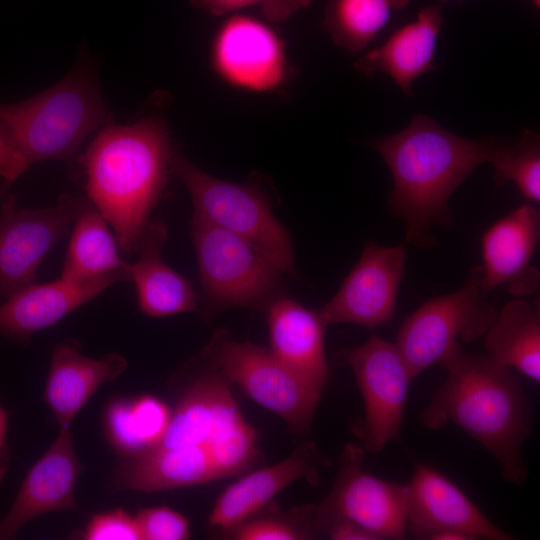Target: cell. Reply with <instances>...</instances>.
Segmentation results:
<instances>
[{
    "label": "cell",
    "instance_id": "7402d4cb",
    "mask_svg": "<svg viewBox=\"0 0 540 540\" xmlns=\"http://www.w3.org/2000/svg\"><path fill=\"white\" fill-rule=\"evenodd\" d=\"M442 24L441 7L426 6L383 44L364 53L354 66L366 76L384 72L404 93L411 95L414 80L436 69L435 49Z\"/></svg>",
    "mask_w": 540,
    "mask_h": 540
},
{
    "label": "cell",
    "instance_id": "1f68e13d",
    "mask_svg": "<svg viewBox=\"0 0 540 540\" xmlns=\"http://www.w3.org/2000/svg\"><path fill=\"white\" fill-rule=\"evenodd\" d=\"M81 536L85 540H140L135 517L122 508L94 515Z\"/></svg>",
    "mask_w": 540,
    "mask_h": 540
},
{
    "label": "cell",
    "instance_id": "74e56055",
    "mask_svg": "<svg viewBox=\"0 0 540 540\" xmlns=\"http://www.w3.org/2000/svg\"><path fill=\"white\" fill-rule=\"evenodd\" d=\"M443 1H452V0H443Z\"/></svg>",
    "mask_w": 540,
    "mask_h": 540
},
{
    "label": "cell",
    "instance_id": "5b68a950",
    "mask_svg": "<svg viewBox=\"0 0 540 540\" xmlns=\"http://www.w3.org/2000/svg\"><path fill=\"white\" fill-rule=\"evenodd\" d=\"M108 120L98 87L84 68L33 98L0 104L3 137L28 167L71 158L86 137Z\"/></svg>",
    "mask_w": 540,
    "mask_h": 540
},
{
    "label": "cell",
    "instance_id": "836d02e7",
    "mask_svg": "<svg viewBox=\"0 0 540 540\" xmlns=\"http://www.w3.org/2000/svg\"><path fill=\"white\" fill-rule=\"evenodd\" d=\"M27 169L24 159L9 146L0 130V177L10 185Z\"/></svg>",
    "mask_w": 540,
    "mask_h": 540
},
{
    "label": "cell",
    "instance_id": "8fae6325",
    "mask_svg": "<svg viewBox=\"0 0 540 540\" xmlns=\"http://www.w3.org/2000/svg\"><path fill=\"white\" fill-rule=\"evenodd\" d=\"M365 450L348 443L340 456L339 472L329 494L315 506L318 533L332 520L354 522L380 539H403L407 530L406 485L363 470Z\"/></svg>",
    "mask_w": 540,
    "mask_h": 540
},
{
    "label": "cell",
    "instance_id": "83f0119b",
    "mask_svg": "<svg viewBox=\"0 0 540 540\" xmlns=\"http://www.w3.org/2000/svg\"><path fill=\"white\" fill-rule=\"evenodd\" d=\"M494 181L503 185L513 182L522 196L533 203L540 201V137L525 129L515 142L503 140L491 161Z\"/></svg>",
    "mask_w": 540,
    "mask_h": 540
},
{
    "label": "cell",
    "instance_id": "4316f807",
    "mask_svg": "<svg viewBox=\"0 0 540 540\" xmlns=\"http://www.w3.org/2000/svg\"><path fill=\"white\" fill-rule=\"evenodd\" d=\"M412 0H325L323 30L333 43L350 52L365 50Z\"/></svg>",
    "mask_w": 540,
    "mask_h": 540
},
{
    "label": "cell",
    "instance_id": "3957f363",
    "mask_svg": "<svg viewBox=\"0 0 540 540\" xmlns=\"http://www.w3.org/2000/svg\"><path fill=\"white\" fill-rule=\"evenodd\" d=\"M447 371L421 416L432 430L449 422L479 442L500 465L505 481L527 479L522 448L532 431V409L521 382L509 368L489 357L457 347L441 363Z\"/></svg>",
    "mask_w": 540,
    "mask_h": 540
},
{
    "label": "cell",
    "instance_id": "484cf974",
    "mask_svg": "<svg viewBox=\"0 0 540 540\" xmlns=\"http://www.w3.org/2000/svg\"><path fill=\"white\" fill-rule=\"evenodd\" d=\"M170 417V407L153 395L116 398L104 410L103 428L112 448L125 459H130L160 441Z\"/></svg>",
    "mask_w": 540,
    "mask_h": 540
},
{
    "label": "cell",
    "instance_id": "ac0fdd59",
    "mask_svg": "<svg viewBox=\"0 0 540 540\" xmlns=\"http://www.w3.org/2000/svg\"><path fill=\"white\" fill-rule=\"evenodd\" d=\"M539 238L540 212L530 204L519 206L487 229L481 240L483 293L506 285L516 296L534 294L540 276L530 261Z\"/></svg>",
    "mask_w": 540,
    "mask_h": 540
},
{
    "label": "cell",
    "instance_id": "30bf717a",
    "mask_svg": "<svg viewBox=\"0 0 540 540\" xmlns=\"http://www.w3.org/2000/svg\"><path fill=\"white\" fill-rule=\"evenodd\" d=\"M338 358L351 367L364 402V418L354 431L364 450L379 452L400 435L410 371L397 346L376 335L342 349Z\"/></svg>",
    "mask_w": 540,
    "mask_h": 540
},
{
    "label": "cell",
    "instance_id": "277c9868",
    "mask_svg": "<svg viewBox=\"0 0 540 540\" xmlns=\"http://www.w3.org/2000/svg\"><path fill=\"white\" fill-rule=\"evenodd\" d=\"M173 150L164 120L154 115L130 125L109 119L80 158L88 200L127 255L137 253L166 187Z\"/></svg>",
    "mask_w": 540,
    "mask_h": 540
},
{
    "label": "cell",
    "instance_id": "d6986e66",
    "mask_svg": "<svg viewBox=\"0 0 540 540\" xmlns=\"http://www.w3.org/2000/svg\"><path fill=\"white\" fill-rule=\"evenodd\" d=\"M121 281L126 280L120 275L89 281L60 276L48 283L27 286L0 303V337L27 344L35 333L54 326Z\"/></svg>",
    "mask_w": 540,
    "mask_h": 540
},
{
    "label": "cell",
    "instance_id": "9a60e30c",
    "mask_svg": "<svg viewBox=\"0 0 540 540\" xmlns=\"http://www.w3.org/2000/svg\"><path fill=\"white\" fill-rule=\"evenodd\" d=\"M212 62L223 80L255 92L275 90L287 74L281 39L264 22L246 15L235 14L221 25Z\"/></svg>",
    "mask_w": 540,
    "mask_h": 540
},
{
    "label": "cell",
    "instance_id": "f1b7e54d",
    "mask_svg": "<svg viewBox=\"0 0 540 540\" xmlns=\"http://www.w3.org/2000/svg\"><path fill=\"white\" fill-rule=\"evenodd\" d=\"M318 534L315 506L307 505L284 513L268 504L237 525L227 536L236 540H300L311 539Z\"/></svg>",
    "mask_w": 540,
    "mask_h": 540
},
{
    "label": "cell",
    "instance_id": "4dcf8cb0",
    "mask_svg": "<svg viewBox=\"0 0 540 540\" xmlns=\"http://www.w3.org/2000/svg\"><path fill=\"white\" fill-rule=\"evenodd\" d=\"M135 521L140 540H185L191 535L188 519L166 506L143 509Z\"/></svg>",
    "mask_w": 540,
    "mask_h": 540
},
{
    "label": "cell",
    "instance_id": "ba28073f",
    "mask_svg": "<svg viewBox=\"0 0 540 540\" xmlns=\"http://www.w3.org/2000/svg\"><path fill=\"white\" fill-rule=\"evenodd\" d=\"M200 358L252 401L281 418L296 436L310 432L321 391L285 367L269 349L216 331Z\"/></svg>",
    "mask_w": 540,
    "mask_h": 540
},
{
    "label": "cell",
    "instance_id": "603a6c76",
    "mask_svg": "<svg viewBox=\"0 0 540 540\" xmlns=\"http://www.w3.org/2000/svg\"><path fill=\"white\" fill-rule=\"evenodd\" d=\"M167 227L150 219L139 241V258L130 263V277L137 292L138 307L147 316L162 318L198 309V295L187 278L162 259Z\"/></svg>",
    "mask_w": 540,
    "mask_h": 540
},
{
    "label": "cell",
    "instance_id": "9c48e42d",
    "mask_svg": "<svg viewBox=\"0 0 540 540\" xmlns=\"http://www.w3.org/2000/svg\"><path fill=\"white\" fill-rule=\"evenodd\" d=\"M482 267L470 272L464 285L449 294L426 301L402 323L396 346L412 378L440 364L457 347L483 336L497 310L485 302Z\"/></svg>",
    "mask_w": 540,
    "mask_h": 540
},
{
    "label": "cell",
    "instance_id": "cb8c5ba5",
    "mask_svg": "<svg viewBox=\"0 0 540 540\" xmlns=\"http://www.w3.org/2000/svg\"><path fill=\"white\" fill-rule=\"evenodd\" d=\"M117 239L97 208L85 199L73 225L61 277L89 281L120 275L131 281L130 263L118 251Z\"/></svg>",
    "mask_w": 540,
    "mask_h": 540
},
{
    "label": "cell",
    "instance_id": "7a4b0ae2",
    "mask_svg": "<svg viewBox=\"0 0 540 540\" xmlns=\"http://www.w3.org/2000/svg\"><path fill=\"white\" fill-rule=\"evenodd\" d=\"M502 142L464 138L427 115H415L403 130L371 143L390 170L389 206L405 223L407 243L434 246L432 229L452 223L450 196L478 166L492 161Z\"/></svg>",
    "mask_w": 540,
    "mask_h": 540
},
{
    "label": "cell",
    "instance_id": "d6a6232c",
    "mask_svg": "<svg viewBox=\"0 0 540 540\" xmlns=\"http://www.w3.org/2000/svg\"><path fill=\"white\" fill-rule=\"evenodd\" d=\"M320 533L326 534L332 540H379L372 532L344 519H336L324 524Z\"/></svg>",
    "mask_w": 540,
    "mask_h": 540
},
{
    "label": "cell",
    "instance_id": "e575fe53",
    "mask_svg": "<svg viewBox=\"0 0 540 540\" xmlns=\"http://www.w3.org/2000/svg\"><path fill=\"white\" fill-rule=\"evenodd\" d=\"M8 427V414L0 405V480L3 477L5 467L7 465V444L6 434Z\"/></svg>",
    "mask_w": 540,
    "mask_h": 540
},
{
    "label": "cell",
    "instance_id": "52a82bcc",
    "mask_svg": "<svg viewBox=\"0 0 540 540\" xmlns=\"http://www.w3.org/2000/svg\"><path fill=\"white\" fill-rule=\"evenodd\" d=\"M170 169L188 189L194 213L248 242L284 274H296L289 232L276 219L268 197L258 186L212 176L175 149Z\"/></svg>",
    "mask_w": 540,
    "mask_h": 540
},
{
    "label": "cell",
    "instance_id": "8d00e7d4",
    "mask_svg": "<svg viewBox=\"0 0 540 540\" xmlns=\"http://www.w3.org/2000/svg\"><path fill=\"white\" fill-rule=\"evenodd\" d=\"M532 2L535 5V7H537V8L540 7V0H532Z\"/></svg>",
    "mask_w": 540,
    "mask_h": 540
},
{
    "label": "cell",
    "instance_id": "8992f818",
    "mask_svg": "<svg viewBox=\"0 0 540 540\" xmlns=\"http://www.w3.org/2000/svg\"><path fill=\"white\" fill-rule=\"evenodd\" d=\"M205 319L233 308L267 310L283 296L281 272L239 236L193 213L190 221Z\"/></svg>",
    "mask_w": 540,
    "mask_h": 540
},
{
    "label": "cell",
    "instance_id": "e0dca14e",
    "mask_svg": "<svg viewBox=\"0 0 540 540\" xmlns=\"http://www.w3.org/2000/svg\"><path fill=\"white\" fill-rule=\"evenodd\" d=\"M81 470L70 428L60 427L57 438L30 468L10 509L0 519V540L14 538L40 515L76 510L74 490Z\"/></svg>",
    "mask_w": 540,
    "mask_h": 540
},
{
    "label": "cell",
    "instance_id": "5bb4252c",
    "mask_svg": "<svg viewBox=\"0 0 540 540\" xmlns=\"http://www.w3.org/2000/svg\"><path fill=\"white\" fill-rule=\"evenodd\" d=\"M407 530L415 538H435L457 532L468 540H510L511 535L493 524L475 503L439 471L418 464L406 485Z\"/></svg>",
    "mask_w": 540,
    "mask_h": 540
},
{
    "label": "cell",
    "instance_id": "44dd1931",
    "mask_svg": "<svg viewBox=\"0 0 540 540\" xmlns=\"http://www.w3.org/2000/svg\"><path fill=\"white\" fill-rule=\"evenodd\" d=\"M127 360L112 352L94 359L79 351L76 340L55 346L44 390V399L60 427L70 428L72 421L106 382L119 377Z\"/></svg>",
    "mask_w": 540,
    "mask_h": 540
},
{
    "label": "cell",
    "instance_id": "ffe728a7",
    "mask_svg": "<svg viewBox=\"0 0 540 540\" xmlns=\"http://www.w3.org/2000/svg\"><path fill=\"white\" fill-rule=\"evenodd\" d=\"M269 350L290 371L321 392L329 369L324 348L326 324L318 311L286 296L266 310Z\"/></svg>",
    "mask_w": 540,
    "mask_h": 540
},
{
    "label": "cell",
    "instance_id": "d4e9b609",
    "mask_svg": "<svg viewBox=\"0 0 540 540\" xmlns=\"http://www.w3.org/2000/svg\"><path fill=\"white\" fill-rule=\"evenodd\" d=\"M488 357L540 382V309L525 300L508 302L486 333Z\"/></svg>",
    "mask_w": 540,
    "mask_h": 540
},
{
    "label": "cell",
    "instance_id": "4fadbf2b",
    "mask_svg": "<svg viewBox=\"0 0 540 540\" xmlns=\"http://www.w3.org/2000/svg\"><path fill=\"white\" fill-rule=\"evenodd\" d=\"M407 252L366 243L356 265L332 299L318 310L326 326L352 323L376 328L392 319Z\"/></svg>",
    "mask_w": 540,
    "mask_h": 540
},
{
    "label": "cell",
    "instance_id": "2e32d148",
    "mask_svg": "<svg viewBox=\"0 0 540 540\" xmlns=\"http://www.w3.org/2000/svg\"><path fill=\"white\" fill-rule=\"evenodd\" d=\"M330 462L315 442H301L285 459L247 473L231 483L216 499L209 515V526L228 535L237 525L271 504L274 497L292 483L305 480L317 486L321 470Z\"/></svg>",
    "mask_w": 540,
    "mask_h": 540
},
{
    "label": "cell",
    "instance_id": "7c38bea8",
    "mask_svg": "<svg viewBox=\"0 0 540 540\" xmlns=\"http://www.w3.org/2000/svg\"><path fill=\"white\" fill-rule=\"evenodd\" d=\"M85 198L59 197L53 207L18 208L12 194L0 207V302L36 283L39 266L67 234Z\"/></svg>",
    "mask_w": 540,
    "mask_h": 540
},
{
    "label": "cell",
    "instance_id": "d590c367",
    "mask_svg": "<svg viewBox=\"0 0 540 540\" xmlns=\"http://www.w3.org/2000/svg\"><path fill=\"white\" fill-rule=\"evenodd\" d=\"M8 186L9 185L5 183L0 187V201L5 196V192H6V189H7Z\"/></svg>",
    "mask_w": 540,
    "mask_h": 540
},
{
    "label": "cell",
    "instance_id": "6da1fadb",
    "mask_svg": "<svg viewBox=\"0 0 540 540\" xmlns=\"http://www.w3.org/2000/svg\"><path fill=\"white\" fill-rule=\"evenodd\" d=\"M259 454L257 432L229 382L208 366L184 387L160 441L125 459L112 483L147 493L201 485L246 472Z\"/></svg>",
    "mask_w": 540,
    "mask_h": 540
},
{
    "label": "cell",
    "instance_id": "f546056e",
    "mask_svg": "<svg viewBox=\"0 0 540 540\" xmlns=\"http://www.w3.org/2000/svg\"><path fill=\"white\" fill-rule=\"evenodd\" d=\"M201 11L222 16L250 6H258L271 23H283L297 12L308 8L312 0H191Z\"/></svg>",
    "mask_w": 540,
    "mask_h": 540
}]
</instances>
